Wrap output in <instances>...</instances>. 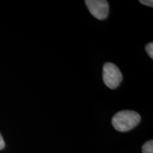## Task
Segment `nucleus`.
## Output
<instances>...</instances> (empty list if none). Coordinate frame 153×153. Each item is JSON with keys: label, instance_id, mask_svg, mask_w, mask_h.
Masks as SVG:
<instances>
[{"label": "nucleus", "instance_id": "nucleus-3", "mask_svg": "<svg viewBox=\"0 0 153 153\" xmlns=\"http://www.w3.org/2000/svg\"><path fill=\"white\" fill-rule=\"evenodd\" d=\"M85 4L89 12L96 19L104 20L108 16L109 5L106 0H86Z\"/></svg>", "mask_w": 153, "mask_h": 153}, {"label": "nucleus", "instance_id": "nucleus-7", "mask_svg": "<svg viewBox=\"0 0 153 153\" xmlns=\"http://www.w3.org/2000/svg\"><path fill=\"white\" fill-rule=\"evenodd\" d=\"M5 147V143L4 140L2 135H1V133H0V150H3Z\"/></svg>", "mask_w": 153, "mask_h": 153}, {"label": "nucleus", "instance_id": "nucleus-1", "mask_svg": "<svg viewBox=\"0 0 153 153\" xmlns=\"http://www.w3.org/2000/svg\"><path fill=\"white\" fill-rule=\"evenodd\" d=\"M140 121V116L133 111H120L114 116L112 125L116 131L126 132L131 131Z\"/></svg>", "mask_w": 153, "mask_h": 153}, {"label": "nucleus", "instance_id": "nucleus-4", "mask_svg": "<svg viewBox=\"0 0 153 153\" xmlns=\"http://www.w3.org/2000/svg\"><path fill=\"white\" fill-rule=\"evenodd\" d=\"M143 153H153V141L149 140L143 145Z\"/></svg>", "mask_w": 153, "mask_h": 153}, {"label": "nucleus", "instance_id": "nucleus-6", "mask_svg": "<svg viewBox=\"0 0 153 153\" xmlns=\"http://www.w3.org/2000/svg\"><path fill=\"white\" fill-rule=\"evenodd\" d=\"M140 3L143 5L148 6V7H153V1L152 0H140Z\"/></svg>", "mask_w": 153, "mask_h": 153}, {"label": "nucleus", "instance_id": "nucleus-5", "mask_svg": "<svg viewBox=\"0 0 153 153\" xmlns=\"http://www.w3.org/2000/svg\"><path fill=\"white\" fill-rule=\"evenodd\" d=\"M145 51H146L147 53H148L149 56L151 58H153V43L152 42H150L148 44H147L145 46Z\"/></svg>", "mask_w": 153, "mask_h": 153}, {"label": "nucleus", "instance_id": "nucleus-2", "mask_svg": "<svg viewBox=\"0 0 153 153\" xmlns=\"http://www.w3.org/2000/svg\"><path fill=\"white\" fill-rule=\"evenodd\" d=\"M123 79L121 72L116 65L105 63L103 67V80L107 87L111 89H116Z\"/></svg>", "mask_w": 153, "mask_h": 153}]
</instances>
